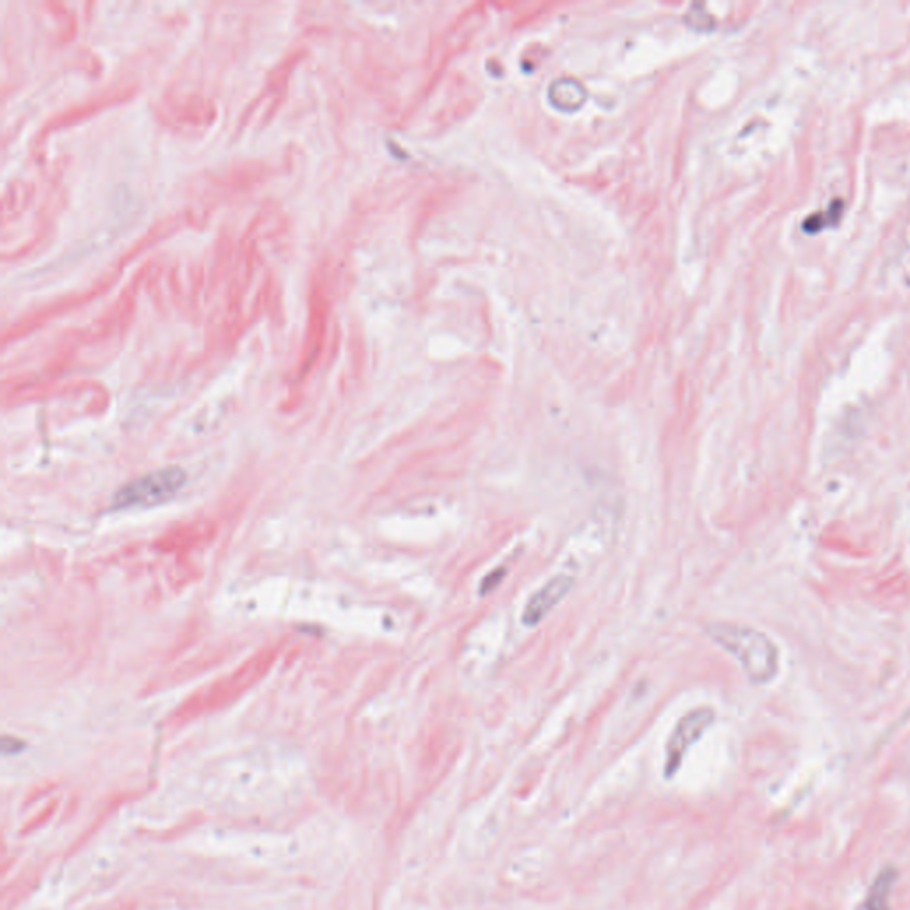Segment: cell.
<instances>
[{
	"label": "cell",
	"instance_id": "6da1fadb",
	"mask_svg": "<svg viewBox=\"0 0 910 910\" xmlns=\"http://www.w3.org/2000/svg\"><path fill=\"white\" fill-rule=\"evenodd\" d=\"M708 637L740 663L754 685H767L779 672V651L763 631L736 623H713Z\"/></svg>",
	"mask_w": 910,
	"mask_h": 910
},
{
	"label": "cell",
	"instance_id": "7a4b0ae2",
	"mask_svg": "<svg viewBox=\"0 0 910 910\" xmlns=\"http://www.w3.org/2000/svg\"><path fill=\"white\" fill-rule=\"evenodd\" d=\"M185 473L180 468H164L153 471L144 477L128 482L121 487L114 496L116 509H132V507H152L157 503L166 502L175 495L180 487L184 486Z\"/></svg>",
	"mask_w": 910,
	"mask_h": 910
},
{
	"label": "cell",
	"instance_id": "3957f363",
	"mask_svg": "<svg viewBox=\"0 0 910 910\" xmlns=\"http://www.w3.org/2000/svg\"><path fill=\"white\" fill-rule=\"evenodd\" d=\"M713 722H715V710L710 706L695 708L679 719L665 745L663 775L667 781H671L672 777L678 775L688 751L703 738L704 733L713 726Z\"/></svg>",
	"mask_w": 910,
	"mask_h": 910
},
{
	"label": "cell",
	"instance_id": "277c9868",
	"mask_svg": "<svg viewBox=\"0 0 910 910\" xmlns=\"http://www.w3.org/2000/svg\"><path fill=\"white\" fill-rule=\"evenodd\" d=\"M575 587V578L569 575H557L550 582L544 583L539 591L528 598L527 605L523 608L521 621L528 628H534L543 623L544 619L557 608L560 601L569 596Z\"/></svg>",
	"mask_w": 910,
	"mask_h": 910
},
{
	"label": "cell",
	"instance_id": "5b68a950",
	"mask_svg": "<svg viewBox=\"0 0 910 910\" xmlns=\"http://www.w3.org/2000/svg\"><path fill=\"white\" fill-rule=\"evenodd\" d=\"M895 877V870L891 868L880 871L879 877L873 880L866 895L863 910H889V895L895 884Z\"/></svg>",
	"mask_w": 910,
	"mask_h": 910
},
{
	"label": "cell",
	"instance_id": "8992f818",
	"mask_svg": "<svg viewBox=\"0 0 910 910\" xmlns=\"http://www.w3.org/2000/svg\"><path fill=\"white\" fill-rule=\"evenodd\" d=\"M841 212H843V203H841V201H834L831 208L825 212V216H823V214H815V216L807 217L806 221H804V232H820L825 226L838 223Z\"/></svg>",
	"mask_w": 910,
	"mask_h": 910
},
{
	"label": "cell",
	"instance_id": "52a82bcc",
	"mask_svg": "<svg viewBox=\"0 0 910 910\" xmlns=\"http://www.w3.org/2000/svg\"><path fill=\"white\" fill-rule=\"evenodd\" d=\"M505 573H507V571H505L503 567H500V569L493 571L491 575H487L486 580H484V582H482V585H480V594L484 596V594H487V592H491L493 589H496V585H500V582H502Z\"/></svg>",
	"mask_w": 910,
	"mask_h": 910
}]
</instances>
